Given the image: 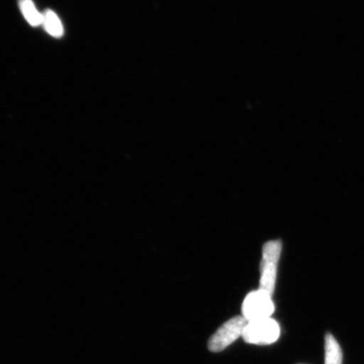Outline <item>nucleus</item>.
<instances>
[{"label":"nucleus","instance_id":"1","mask_svg":"<svg viewBox=\"0 0 364 364\" xmlns=\"http://www.w3.org/2000/svg\"><path fill=\"white\" fill-rule=\"evenodd\" d=\"M282 244L279 240H272L263 247L261 264V280L259 289L268 295H272L275 289L277 262H279Z\"/></svg>","mask_w":364,"mask_h":364},{"label":"nucleus","instance_id":"3","mask_svg":"<svg viewBox=\"0 0 364 364\" xmlns=\"http://www.w3.org/2000/svg\"><path fill=\"white\" fill-rule=\"evenodd\" d=\"M247 320L243 316H235L226 321L208 341V347L213 353L223 351L242 336Z\"/></svg>","mask_w":364,"mask_h":364},{"label":"nucleus","instance_id":"5","mask_svg":"<svg viewBox=\"0 0 364 364\" xmlns=\"http://www.w3.org/2000/svg\"><path fill=\"white\" fill-rule=\"evenodd\" d=\"M325 364H343V352L334 336L328 333L326 336Z\"/></svg>","mask_w":364,"mask_h":364},{"label":"nucleus","instance_id":"6","mask_svg":"<svg viewBox=\"0 0 364 364\" xmlns=\"http://www.w3.org/2000/svg\"><path fill=\"white\" fill-rule=\"evenodd\" d=\"M20 8L23 16L31 26H38L43 24V15L36 10L31 0H20Z\"/></svg>","mask_w":364,"mask_h":364},{"label":"nucleus","instance_id":"7","mask_svg":"<svg viewBox=\"0 0 364 364\" xmlns=\"http://www.w3.org/2000/svg\"><path fill=\"white\" fill-rule=\"evenodd\" d=\"M43 17L44 28L48 34L54 36V38H61L63 35V27L56 14L48 10L45 12Z\"/></svg>","mask_w":364,"mask_h":364},{"label":"nucleus","instance_id":"4","mask_svg":"<svg viewBox=\"0 0 364 364\" xmlns=\"http://www.w3.org/2000/svg\"><path fill=\"white\" fill-rule=\"evenodd\" d=\"M274 312L272 297L260 290L250 293L242 306L243 317L247 321L269 318Z\"/></svg>","mask_w":364,"mask_h":364},{"label":"nucleus","instance_id":"2","mask_svg":"<svg viewBox=\"0 0 364 364\" xmlns=\"http://www.w3.org/2000/svg\"><path fill=\"white\" fill-rule=\"evenodd\" d=\"M280 336L279 323L271 317L248 321L242 338L245 343L255 345H269L276 343Z\"/></svg>","mask_w":364,"mask_h":364}]
</instances>
